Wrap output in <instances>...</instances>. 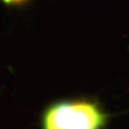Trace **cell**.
<instances>
[{
  "label": "cell",
  "instance_id": "6da1fadb",
  "mask_svg": "<svg viewBox=\"0 0 129 129\" xmlns=\"http://www.w3.org/2000/svg\"><path fill=\"white\" fill-rule=\"evenodd\" d=\"M104 121L105 116L93 103H60L47 112L44 129H100Z\"/></svg>",
  "mask_w": 129,
  "mask_h": 129
},
{
  "label": "cell",
  "instance_id": "7a4b0ae2",
  "mask_svg": "<svg viewBox=\"0 0 129 129\" xmlns=\"http://www.w3.org/2000/svg\"><path fill=\"white\" fill-rule=\"evenodd\" d=\"M5 3L7 4H11V3H16V2H21L23 0H3Z\"/></svg>",
  "mask_w": 129,
  "mask_h": 129
}]
</instances>
